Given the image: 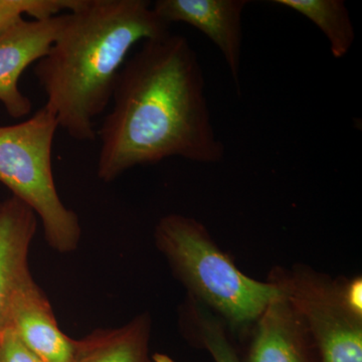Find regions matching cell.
Returning a JSON list of instances; mask_svg holds the SVG:
<instances>
[{"label": "cell", "instance_id": "277c9868", "mask_svg": "<svg viewBox=\"0 0 362 362\" xmlns=\"http://www.w3.org/2000/svg\"><path fill=\"white\" fill-rule=\"evenodd\" d=\"M58 128L45 106L23 122L0 126V183L35 213L49 246L66 254L77 249L82 228L54 183L52 151Z\"/></svg>", "mask_w": 362, "mask_h": 362}, {"label": "cell", "instance_id": "8fae6325", "mask_svg": "<svg viewBox=\"0 0 362 362\" xmlns=\"http://www.w3.org/2000/svg\"><path fill=\"white\" fill-rule=\"evenodd\" d=\"M151 319L144 313L121 327L93 331L76 340L73 362H156L150 356Z\"/></svg>", "mask_w": 362, "mask_h": 362}, {"label": "cell", "instance_id": "6da1fadb", "mask_svg": "<svg viewBox=\"0 0 362 362\" xmlns=\"http://www.w3.org/2000/svg\"><path fill=\"white\" fill-rule=\"evenodd\" d=\"M111 103L98 132L97 175L104 182L173 157L206 164L225 157L199 56L183 35L143 42L123 66Z\"/></svg>", "mask_w": 362, "mask_h": 362}, {"label": "cell", "instance_id": "2e32d148", "mask_svg": "<svg viewBox=\"0 0 362 362\" xmlns=\"http://www.w3.org/2000/svg\"><path fill=\"white\" fill-rule=\"evenodd\" d=\"M343 300L350 311L362 317V280L361 277L354 279H338Z\"/></svg>", "mask_w": 362, "mask_h": 362}, {"label": "cell", "instance_id": "30bf717a", "mask_svg": "<svg viewBox=\"0 0 362 362\" xmlns=\"http://www.w3.org/2000/svg\"><path fill=\"white\" fill-rule=\"evenodd\" d=\"M37 218L25 204L11 195L0 202V330L8 322L11 302L30 277L28 252Z\"/></svg>", "mask_w": 362, "mask_h": 362}, {"label": "cell", "instance_id": "ba28073f", "mask_svg": "<svg viewBox=\"0 0 362 362\" xmlns=\"http://www.w3.org/2000/svg\"><path fill=\"white\" fill-rule=\"evenodd\" d=\"M7 325L42 361H74L76 340L61 330L49 299L32 276L14 295Z\"/></svg>", "mask_w": 362, "mask_h": 362}, {"label": "cell", "instance_id": "5b68a950", "mask_svg": "<svg viewBox=\"0 0 362 362\" xmlns=\"http://www.w3.org/2000/svg\"><path fill=\"white\" fill-rule=\"evenodd\" d=\"M269 280L301 317L319 362H362V317L345 304L338 280L303 266L273 270Z\"/></svg>", "mask_w": 362, "mask_h": 362}, {"label": "cell", "instance_id": "7a4b0ae2", "mask_svg": "<svg viewBox=\"0 0 362 362\" xmlns=\"http://www.w3.org/2000/svg\"><path fill=\"white\" fill-rule=\"evenodd\" d=\"M169 26L146 0H81L66 13L33 71L59 128L78 141H94L97 117L111 104L131 49L166 35Z\"/></svg>", "mask_w": 362, "mask_h": 362}, {"label": "cell", "instance_id": "4fadbf2b", "mask_svg": "<svg viewBox=\"0 0 362 362\" xmlns=\"http://www.w3.org/2000/svg\"><path fill=\"white\" fill-rule=\"evenodd\" d=\"M189 300L187 314L197 344L211 354L214 362H242L220 319L204 310L201 304Z\"/></svg>", "mask_w": 362, "mask_h": 362}, {"label": "cell", "instance_id": "5bb4252c", "mask_svg": "<svg viewBox=\"0 0 362 362\" xmlns=\"http://www.w3.org/2000/svg\"><path fill=\"white\" fill-rule=\"evenodd\" d=\"M81 0H0V33L28 16L35 20L73 11Z\"/></svg>", "mask_w": 362, "mask_h": 362}, {"label": "cell", "instance_id": "8992f818", "mask_svg": "<svg viewBox=\"0 0 362 362\" xmlns=\"http://www.w3.org/2000/svg\"><path fill=\"white\" fill-rule=\"evenodd\" d=\"M66 21V13L42 20L25 18L0 33V103L20 119L32 112V101L20 90V78L51 49Z\"/></svg>", "mask_w": 362, "mask_h": 362}, {"label": "cell", "instance_id": "7c38bea8", "mask_svg": "<svg viewBox=\"0 0 362 362\" xmlns=\"http://www.w3.org/2000/svg\"><path fill=\"white\" fill-rule=\"evenodd\" d=\"M273 4L312 21L327 37L334 58H344L351 49L356 30L343 0H274Z\"/></svg>", "mask_w": 362, "mask_h": 362}, {"label": "cell", "instance_id": "3957f363", "mask_svg": "<svg viewBox=\"0 0 362 362\" xmlns=\"http://www.w3.org/2000/svg\"><path fill=\"white\" fill-rule=\"evenodd\" d=\"M154 239L190 299L213 309L233 327L257 322L266 307L283 294L276 283L245 275L206 226L189 216H163L157 223Z\"/></svg>", "mask_w": 362, "mask_h": 362}, {"label": "cell", "instance_id": "9a60e30c", "mask_svg": "<svg viewBox=\"0 0 362 362\" xmlns=\"http://www.w3.org/2000/svg\"><path fill=\"white\" fill-rule=\"evenodd\" d=\"M0 362H44L21 342L9 325L0 330Z\"/></svg>", "mask_w": 362, "mask_h": 362}, {"label": "cell", "instance_id": "52a82bcc", "mask_svg": "<svg viewBox=\"0 0 362 362\" xmlns=\"http://www.w3.org/2000/svg\"><path fill=\"white\" fill-rule=\"evenodd\" d=\"M247 0H157L153 11L169 25L187 23L201 30L218 47L240 95L244 9Z\"/></svg>", "mask_w": 362, "mask_h": 362}, {"label": "cell", "instance_id": "9c48e42d", "mask_svg": "<svg viewBox=\"0 0 362 362\" xmlns=\"http://www.w3.org/2000/svg\"><path fill=\"white\" fill-rule=\"evenodd\" d=\"M256 323L247 362H319L313 340L284 293Z\"/></svg>", "mask_w": 362, "mask_h": 362}]
</instances>
